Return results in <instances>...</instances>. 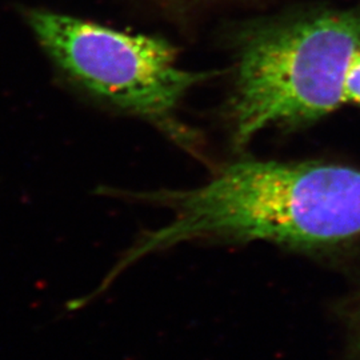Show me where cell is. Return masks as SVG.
Listing matches in <instances>:
<instances>
[{
  "instance_id": "6da1fadb",
  "label": "cell",
  "mask_w": 360,
  "mask_h": 360,
  "mask_svg": "<svg viewBox=\"0 0 360 360\" xmlns=\"http://www.w3.org/2000/svg\"><path fill=\"white\" fill-rule=\"evenodd\" d=\"M126 196L166 207L172 219L144 232L116 271L198 239L267 240L319 251L360 236V169L324 162L242 160L198 188Z\"/></svg>"
},
{
  "instance_id": "7a4b0ae2",
  "label": "cell",
  "mask_w": 360,
  "mask_h": 360,
  "mask_svg": "<svg viewBox=\"0 0 360 360\" xmlns=\"http://www.w3.org/2000/svg\"><path fill=\"white\" fill-rule=\"evenodd\" d=\"M227 114L242 148L269 127H300L345 103L360 51V11L321 10L252 22L235 37Z\"/></svg>"
},
{
  "instance_id": "3957f363",
  "label": "cell",
  "mask_w": 360,
  "mask_h": 360,
  "mask_svg": "<svg viewBox=\"0 0 360 360\" xmlns=\"http://www.w3.org/2000/svg\"><path fill=\"white\" fill-rule=\"evenodd\" d=\"M26 13L40 46L82 90L151 122L187 148L196 146L176 111L184 95L212 74L181 70L175 49L165 39L131 35L44 10Z\"/></svg>"
},
{
  "instance_id": "277c9868",
  "label": "cell",
  "mask_w": 360,
  "mask_h": 360,
  "mask_svg": "<svg viewBox=\"0 0 360 360\" xmlns=\"http://www.w3.org/2000/svg\"><path fill=\"white\" fill-rule=\"evenodd\" d=\"M345 101L360 105V51L354 56L348 68L345 86Z\"/></svg>"
},
{
  "instance_id": "5b68a950",
  "label": "cell",
  "mask_w": 360,
  "mask_h": 360,
  "mask_svg": "<svg viewBox=\"0 0 360 360\" xmlns=\"http://www.w3.org/2000/svg\"><path fill=\"white\" fill-rule=\"evenodd\" d=\"M352 327V347L356 354V358L360 359V302L358 307L354 311V319L351 323Z\"/></svg>"
}]
</instances>
